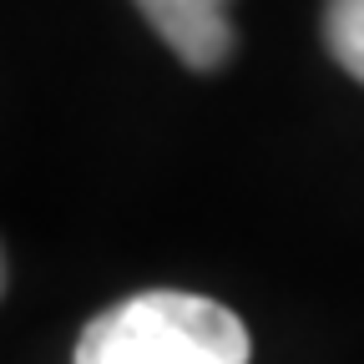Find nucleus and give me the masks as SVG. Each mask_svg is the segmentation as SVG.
<instances>
[{
	"label": "nucleus",
	"instance_id": "3",
	"mask_svg": "<svg viewBox=\"0 0 364 364\" xmlns=\"http://www.w3.org/2000/svg\"><path fill=\"white\" fill-rule=\"evenodd\" d=\"M324 36H329L334 61H339L354 81H364V0H329Z\"/></svg>",
	"mask_w": 364,
	"mask_h": 364
},
{
	"label": "nucleus",
	"instance_id": "1",
	"mask_svg": "<svg viewBox=\"0 0 364 364\" xmlns=\"http://www.w3.org/2000/svg\"><path fill=\"white\" fill-rule=\"evenodd\" d=\"M76 364H248V329L203 294L147 289L91 318Z\"/></svg>",
	"mask_w": 364,
	"mask_h": 364
},
{
	"label": "nucleus",
	"instance_id": "2",
	"mask_svg": "<svg viewBox=\"0 0 364 364\" xmlns=\"http://www.w3.org/2000/svg\"><path fill=\"white\" fill-rule=\"evenodd\" d=\"M152 21V31L172 46V56L193 71H218L233 56L228 0H132Z\"/></svg>",
	"mask_w": 364,
	"mask_h": 364
}]
</instances>
